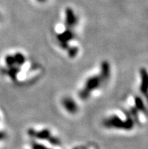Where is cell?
<instances>
[{
    "label": "cell",
    "mask_w": 148,
    "mask_h": 149,
    "mask_svg": "<svg viewBox=\"0 0 148 149\" xmlns=\"http://www.w3.org/2000/svg\"><path fill=\"white\" fill-rule=\"evenodd\" d=\"M20 67L15 64L13 66L7 68L6 69H3L2 72L4 74H6L10 77V79L13 82H16L17 80V75L20 73Z\"/></svg>",
    "instance_id": "7"
},
{
    "label": "cell",
    "mask_w": 148,
    "mask_h": 149,
    "mask_svg": "<svg viewBox=\"0 0 148 149\" xmlns=\"http://www.w3.org/2000/svg\"><path fill=\"white\" fill-rule=\"evenodd\" d=\"M102 79H101L99 75L92 76L91 77L86 79L85 86L83 87V89L87 90L89 93H92V91L95 90L96 89H98V87L101 86V83H102Z\"/></svg>",
    "instance_id": "3"
},
{
    "label": "cell",
    "mask_w": 148,
    "mask_h": 149,
    "mask_svg": "<svg viewBox=\"0 0 148 149\" xmlns=\"http://www.w3.org/2000/svg\"><path fill=\"white\" fill-rule=\"evenodd\" d=\"M126 120H122L117 115H112L104 120V126L107 128L118 129L124 130H131L135 126V121L131 117L129 112L125 111Z\"/></svg>",
    "instance_id": "1"
},
{
    "label": "cell",
    "mask_w": 148,
    "mask_h": 149,
    "mask_svg": "<svg viewBox=\"0 0 148 149\" xmlns=\"http://www.w3.org/2000/svg\"><path fill=\"white\" fill-rule=\"evenodd\" d=\"M74 38H75V33L71 28H68V27H66V30L64 32L57 35V40H58L60 47L66 51L69 47V41H71Z\"/></svg>",
    "instance_id": "2"
},
{
    "label": "cell",
    "mask_w": 148,
    "mask_h": 149,
    "mask_svg": "<svg viewBox=\"0 0 148 149\" xmlns=\"http://www.w3.org/2000/svg\"><path fill=\"white\" fill-rule=\"evenodd\" d=\"M67 51L68 56L71 58H74L79 52V49L76 46H69Z\"/></svg>",
    "instance_id": "11"
},
{
    "label": "cell",
    "mask_w": 148,
    "mask_h": 149,
    "mask_svg": "<svg viewBox=\"0 0 148 149\" xmlns=\"http://www.w3.org/2000/svg\"><path fill=\"white\" fill-rule=\"evenodd\" d=\"M99 76L103 82L106 81L110 77V66L107 61H104L101 63V74Z\"/></svg>",
    "instance_id": "8"
},
{
    "label": "cell",
    "mask_w": 148,
    "mask_h": 149,
    "mask_svg": "<svg viewBox=\"0 0 148 149\" xmlns=\"http://www.w3.org/2000/svg\"><path fill=\"white\" fill-rule=\"evenodd\" d=\"M5 136H6V135H5V133H4V132H0V140L5 138Z\"/></svg>",
    "instance_id": "16"
},
{
    "label": "cell",
    "mask_w": 148,
    "mask_h": 149,
    "mask_svg": "<svg viewBox=\"0 0 148 149\" xmlns=\"http://www.w3.org/2000/svg\"><path fill=\"white\" fill-rule=\"evenodd\" d=\"M47 149H51V148H47Z\"/></svg>",
    "instance_id": "18"
},
{
    "label": "cell",
    "mask_w": 148,
    "mask_h": 149,
    "mask_svg": "<svg viewBox=\"0 0 148 149\" xmlns=\"http://www.w3.org/2000/svg\"><path fill=\"white\" fill-rule=\"evenodd\" d=\"M135 108L139 111H142L144 113H147L146 107H145L143 100L140 97L136 96L135 97Z\"/></svg>",
    "instance_id": "10"
},
{
    "label": "cell",
    "mask_w": 148,
    "mask_h": 149,
    "mask_svg": "<svg viewBox=\"0 0 148 149\" xmlns=\"http://www.w3.org/2000/svg\"><path fill=\"white\" fill-rule=\"evenodd\" d=\"M91 93H89L87 90H85V89H82L80 90V92L79 93V96L81 99L83 100H85L88 98H89Z\"/></svg>",
    "instance_id": "14"
},
{
    "label": "cell",
    "mask_w": 148,
    "mask_h": 149,
    "mask_svg": "<svg viewBox=\"0 0 148 149\" xmlns=\"http://www.w3.org/2000/svg\"><path fill=\"white\" fill-rule=\"evenodd\" d=\"M31 147H32V149H47V147H45L43 145L37 143V142H32V144H31Z\"/></svg>",
    "instance_id": "15"
},
{
    "label": "cell",
    "mask_w": 148,
    "mask_h": 149,
    "mask_svg": "<svg viewBox=\"0 0 148 149\" xmlns=\"http://www.w3.org/2000/svg\"><path fill=\"white\" fill-rule=\"evenodd\" d=\"M14 56V59H15V63L16 65L21 67L22 66L23 64L26 62V57L24 55H23L22 53L21 52H17L15 53Z\"/></svg>",
    "instance_id": "9"
},
{
    "label": "cell",
    "mask_w": 148,
    "mask_h": 149,
    "mask_svg": "<svg viewBox=\"0 0 148 149\" xmlns=\"http://www.w3.org/2000/svg\"><path fill=\"white\" fill-rule=\"evenodd\" d=\"M62 105L68 113H72V114L76 113L78 111L77 104L74 102L73 99L69 98V97H66L62 100Z\"/></svg>",
    "instance_id": "5"
},
{
    "label": "cell",
    "mask_w": 148,
    "mask_h": 149,
    "mask_svg": "<svg viewBox=\"0 0 148 149\" xmlns=\"http://www.w3.org/2000/svg\"><path fill=\"white\" fill-rule=\"evenodd\" d=\"M65 26L66 27L73 29L76 24L77 17L71 8H67L65 11Z\"/></svg>",
    "instance_id": "4"
},
{
    "label": "cell",
    "mask_w": 148,
    "mask_h": 149,
    "mask_svg": "<svg viewBox=\"0 0 148 149\" xmlns=\"http://www.w3.org/2000/svg\"><path fill=\"white\" fill-rule=\"evenodd\" d=\"M47 141L49 142V143H51V145H52V146H60V144H61L60 140L59 139L52 136H51L50 138H49Z\"/></svg>",
    "instance_id": "13"
},
{
    "label": "cell",
    "mask_w": 148,
    "mask_h": 149,
    "mask_svg": "<svg viewBox=\"0 0 148 149\" xmlns=\"http://www.w3.org/2000/svg\"><path fill=\"white\" fill-rule=\"evenodd\" d=\"M5 62H6V66L7 68H10V67L15 65V59H14V56L11 55H8L6 56L5 58Z\"/></svg>",
    "instance_id": "12"
},
{
    "label": "cell",
    "mask_w": 148,
    "mask_h": 149,
    "mask_svg": "<svg viewBox=\"0 0 148 149\" xmlns=\"http://www.w3.org/2000/svg\"><path fill=\"white\" fill-rule=\"evenodd\" d=\"M37 1L40 2H45L46 0H37Z\"/></svg>",
    "instance_id": "17"
},
{
    "label": "cell",
    "mask_w": 148,
    "mask_h": 149,
    "mask_svg": "<svg viewBox=\"0 0 148 149\" xmlns=\"http://www.w3.org/2000/svg\"><path fill=\"white\" fill-rule=\"evenodd\" d=\"M140 75H141V86H140V90L141 93L147 96V88H148V77L147 72L145 68H141L140 70Z\"/></svg>",
    "instance_id": "6"
}]
</instances>
